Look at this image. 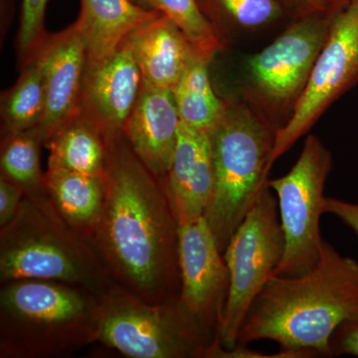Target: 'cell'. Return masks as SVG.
Segmentation results:
<instances>
[{
    "label": "cell",
    "mask_w": 358,
    "mask_h": 358,
    "mask_svg": "<svg viewBox=\"0 0 358 358\" xmlns=\"http://www.w3.org/2000/svg\"><path fill=\"white\" fill-rule=\"evenodd\" d=\"M109 143L105 205L92 241L122 289L150 303L176 300L178 222L166 182L138 159L122 133Z\"/></svg>",
    "instance_id": "obj_1"
},
{
    "label": "cell",
    "mask_w": 358,
    "mask_h": 358,
    "mask_svg": "<svg viewBox=\"0 0 358 358\" xmlns=\"http://www.w3.org/2000/svg\"><path fill=\"white\" fill-rule=\"evenodd\" d=\"M358 315V262L324 241L306 274L273 275L243 320L236 346L272 341L294 358L329 357V339Z\"/></svg>",
    "instance_id": "obj_2"
},
{
    "label": "cell",
    "mask_w": 358,
    "mask_h": 358,
    "mask_svg": "<svg viewBox=\"0 0 358 358\" xmlns=\"http://www.w3.org/2000/svg\"><path fill=\"white\" fill-rule=\"evenodd\" d=\"M22 279L66 282L101 298L119 286L93 241L63 218L47 193L25 195L0 228V281Z\"/></svg>",
    "instance_id": "obj_3"
},
{
    "label": "cell",
    "mask_w": 358,
    "mask_h": 358,
    "mask_svg": "<svg viewBox=\"0 0 358 358\" xmlns=\"http://www.w3.org/2000/svg\"><path fill=\"white\" fill-rule=\"evenodd\" d=\"M2 285L0 357H63L98 341V294L48 280H14Z\"/></svg>",
    "instance_id": "obj_4"
},
{
    "label": "cell",
    "mask_w": 358,
    "mask_h": 358,
    "mask_svg": "<svg viewBox=\"0 0 358 358\" xmlns=\"http://www.w3.org/2000/svg\"><path fill=\"white\" fill-rule=\"evenodd\" d=\"M275 133L244 98L224 99L209 133L215 187L204 215L222 253L266 186Z\"/></svg>",
    "instance_id": "obj_5"
},
{
    "label": "cell",
    "mask_w": 358,
    "mask_h": 358,
    "mask_svg": "<svg viewBox=\"0 0 358 358\" xmlns=\"http://www.w3.org/2000/svg\"><path fill=\"white\" fill-rule=\"evenodd\" d=\"M217 331L176 300L150 303L115 286L101 298L98 341L133 358H204Z\"/></svg>",
    "instance_id": "obj_6"
},
{
    "label": "cell",
    "mask_w": 358,
    "mask_h": 358,
    "mask_svg": "<svg viewBox=\"0 0 358 358\" xmlns=\"http://www.w3.org/2000/svg\"><path fill=\"white\" fill-rule=\"evenodd\" d=\"M336 15L294 18L272 43L250 59L244 99L277 131L288 122L307 86Z\"/></svg>",
    "instance_id": "obj_7"
},
{
    "label": "cell",
    "mask_w": 358,
    "mask_h": 358,
    "mask_svg": "<svg viewBox=\"0 0 358 358\" xmlns=\"http://www.w3.org/2000/svg\"><path fill=\"white\" fill-rule=\"evenodd\" d=\"M284 251L278 201L266 185L223 253L229 271V291L216 339L225 350L236 346L245 317L274 275Z\"/></svg>",
    "instance_id": "obj_8"
},
{
    "label": "cell",
    "mask_w": 358,
    "mask_h": 358,
    "mask_svg": "<svg viewBox=\"0 0 358 358\" xmlns=\"http://www.w3.org/2000/svg\"><path fill=\"white\" fill-rule=\"evenodd\" d=\"M331 169V152L317 136L310 134L291 171L266 182L277 196L285 237L284 255L274 275L306 274L319 262L324 241L320 220L324 213V186Z\"/></svg>",
    "instance_id": "obj_9"
},
{
    "label": "cell",
    "mask_w": 358,
    "mask_h": 358,
    "mask_svg": "<svg viewBox=\"0 0 358 358\" xmlns=\"http://www.w3.org/2000/svg\"><path fill=\"white\" fill-rule=\"evenodd\" d=\"M358 84V0L334 16L310 79L288 122L275 133L270 167L317 124L336 101Z\"/></svg>",
    "instance_id": "obj_10"
},
{
    "label": "cell",
    "mask_w": 358,
    "mask_h": 358,
    "mask_svg": "<svg viewBox=\"0 0 358 358\" xmlns=\"http://www.w3.org/2000/svg\"><path fill=\"white\" fill-rule=\"evenodd\" d=\"M179 301L214 331L229 291V271L204 216L178 222Z\"/></svg>",
    "instance_id": "obj_11"
},
{
    "label": "cell",
    "mask_w": 358,
    "mask_h": 358,
    "mask_svg": "<svg viewBox=\"0 0 358 358\" xmlns=\"http://www.w3.org/2000/svg\"><path fill=\"white\" fill-rule=\"evenodd\" d=\"M143 80L131 38L103 64L87 68L79 114L108 138L122 133L143 89Z\"/></svg>",
    "instance_id": "obj_12"
},
{
    "label": "cell",
    "mask_w": 358,
    "mask_h": 358,
    "mask_svg": "<svg viewBox=\"0 0 358 358\" xmlns=\"http://www.w3.org/2000/svg\"><path fill=\"white\" fill-rule=\"evenodd\" d=\"M43 71L45 113L39 129L44 141L79 114L87 71V50L76 23L48 35L38 53Z\"/></svg>",
    "instance_id": "obj_13"
},
{
    "label": "cell",
    "mask_w": 358,
    "mask_h": 358,
    "mask_svg": "<svg viewBox=\"0 0 358 358\" xmlns=\"http://www.w3.org/2000/svg\"><path fill=\"white\" fill-rule=\"evenodd\" d=\"M180 124L173 91L143 84L122 134L134 155L160 180H166L171 169Z\"/></svg>",
    "instance_id": "obj_14"
},
{
    "label": "cell",
    "mask_w": 358,
    "mask_h": 358,
    "mask_svg": "<svg viewBox=\"0 0 358 358\" xmlns=\"http://www.w3.org/2000/svg\"><path fill=\"white\" fill-rule=\"evenodd\" d=\"M164 182L178 222L205 215L215 187L208 133L181 122L173 162Z\"/></svg>",
    "instance_id": "obj_15"
},
{
    "label": "cell",
    "mask_w": 358,
    "mask_h": 358,
    "mask_svg": "<svg viewBox=\"0 0 358 358\" xmlns=\"http://www.w3.org/2000/svg\"><path fill=\"white\" fill-rule=\"evenodd\" d=\"M129 38L143 84L155 88L173 91L192 59L200 55L180 28L164 14L141 26Z\"/></svg>",
    "instance_id": "obj_16"
},
{
    "label": "cell",
    "mask_w": 358,
    "mask_h": 358,
    "mask_svg": "<svg viewBox=\"0 0 358 358\" xmlns=\"http://www.w3.org/2000/svg\"><path fill=\"white\" fill-rule=\"evenodd\" d=\"M76 25L87 50V68L103 64L141 26L159 16V11L133 0H80Z\"/></svg>",
    "instance_id": "obj_17"
},
{
    "label": "cell",
    "mask_w": 358,
    "mask_h": 358,
    "mask_svg": "<svg viewBox=\"0 0 358 358\" xmlns=\"http://www.w3.org/2000/svg\"><path fill=\"white\" fill-rule=\"evenodd\" d=\"M45 189L63 218L92 240L102 217L106 199V178L48 167Z\"/></svg>",
    "instance_id": "obj_18"
},
{
    "label": "cell",
    "mask_w": 358,
    "mask_h": 358,
    "mask_svg": "<svg viewBox=\"0 0 358 358\" xmlns=\"http://www.w3.org/2000/svg\"><path fill=\"white\" fill-rule=\"evenodd\" d=\"M48 167L106 178L110 157L109 138L95 124L78 114L45 141Z\"/></svg>",
    "instance_id": "obj_19"
},
{
    "label": "cell",
    "mask_w": 358,
    "mask_h": 358,
    "mask_svg": "<svg viewBox=\"0 0 358 358\" xmlns=\"http://www.w3.org/2000/svg\"><path fill=\"white\" fill-rule=\"evenodd\" d=\"M209 63L201 55L195 56L173 90L181 122L208 134L224 109V99L219 98L212 88Z\"/></svg>",
    "instance_id": "obj_20"
},
{
    "label": "cell",
    "mask_w": 358,
    "mask_h": 358,
    "mask_svg": "<svg viewBox=\"0 0 358 358\" xmlns=\"http://www.w3.org/2000/svg\"><path fill=\"white\" fill-rule=\"evenodd\" d=\"M21 68L17 82L2 96L4 136L39 128L44 117L46 96L38 55Z\"/></svg>",
    "instance_id": "obj_21"
},
{
    "label": "cell",
    "mask_w": 358,
    "mask_h": 358,
    "mask_svg": "<svg viewBox=\"0 0 358 358\" xmlns=\"http://www.w3.org/2000/svg\"><path fill=\"white\" fill-rule=\"evenodd\" d=\"M45 143L39 128L6 134L1 143V176L24 189L26 195L45 194V173L40 166V147Z\"/></svg>",
    "instance_id": "obj_22"
},
{
    "label": "cell",
    "mask_w": 358,
    "mask_h": 358,
    "mask_svg": "<svg viewBox=\"0 0 358 358\" xmlns=\"http://www.w3.org/2000/svg\"><path fill=\"white\" fill-rule=\"evenodd\" d=\"M214 27L219 22L237 31H256L279 22L291 13L285 0H199ZM218 31V30H217Z\"/></svg>",
    "instance_id": "obj_23"
},
{
    "label": "cell",
    "mask_w": 358,
    "mask_h": 358,
    "mask_svg": "<svg viewBox=\"0 0 358 358\" xmlns=\"http://www.w3.org/2000/svg\"><path fill=\"white\" fill-rule=\"evenodd\" d=\"M155 10L159 11L180 28L200 55L207 60L226 46L211 21L205 15L199 0H141Z\"/></svg>",
    "instance_id": "obj_24"
},
{
    "label": "cell",
    "mask_w": 358,
    "mask_h": 358,
    "mask_svg": "<svg viewBox=\"0 0 358 358\" xmlns=\"http://www.w3.org/2000/svg\"><path fill=\"white\" fill-rule=\"evenodd\" d=\"M47 3L48 0H22L17 39L21 67L36 56L48 37L44 26Z\"/></svg>",
    "instance_id": "obj_25"
},
{
    "label": "cell",
    "mask_w": 358,
    "mask_h": 358,
    "mask_svg": "<svg viewBox=\"0 0 358 358\" xmlns=\"http://www.w3.org/2000/svg\"><path fill=\"white\" fill-rule=\"evenodd\" d=\"M358 357V315L341 322L329 339V357Z\"/></svg>",
    "instance_id": "obj_26"
},
{
    "label": "cell",
    "mask_w": 358,
    "mask_h": 358,
    "mask_svg": "<svg viewBox=\"0 0 358 358\" xmlns=\"http://www.w3.org/2000/svg\"><path fill=\"white\" fill-rule=\"evenodd\" d=\"M25 195L24 189L21 186L1 176L0 178V228L13 220Z\"/></svg>",
    "instance_id": "obj_27"
},
{
    "label": "cell",
    "mask_w": 358,
    "mask_h": 358,
    "mask_svg": "<svg viewBox=\"0 0 358 358\" xmlns=\"http://www.w3.org/2000/svg\"><path fill=\"white\" fill-rule=\"evenodd\" d=\"M294 18L310 14H334L350 3V0H285Z\"/></svg>",
    "instance_id": "obj_28"
},
{
    "label": "cell",
    "mask_w": 358,
    "mask_h": 358,
    "mask_svg": "<svg viewBox=\"0 0 358 358\" xmlns=\"http://www.w3.org/2000/svg\"><path fill=\"white\" fill-rule=\"evenodd\" d=\"M324 213L333 214L350 228L358 237V203L327 197Z\"/></svg>",
    "instance_id": "obj_29"
}]
</instances>
